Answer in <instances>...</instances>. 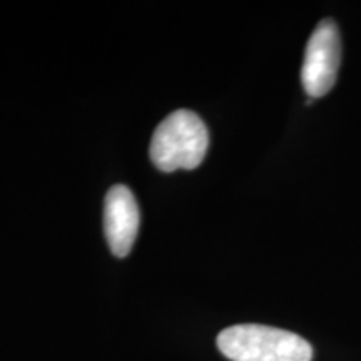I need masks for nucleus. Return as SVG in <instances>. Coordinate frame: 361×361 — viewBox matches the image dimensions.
Returning a JSON list of instances; mask_svg holds the SVG:
<instances>
[{
	"label": "nucleus",
	"instance_id": "nucleus-1",
	"mask_svg": "<svg viewBox=\"0 0 361 361\" xmlns=\"http://www.w3.org/2000/svg\"><path fill=\"white\" fill-rule=\"evenodd\" d=\"M209 133L206 124L192 111L171 112L157 126L151 139L149 156L162 173L178 169H196L206 157Z\"/></svg>",
	"mask_w": 361,
	"mask_h": 361
},
{
	"label": "nucleus",
	"instance_id": "nucleus-2",
	"mask_svg": "<svg viewBox=\"0 0 361 361\" xmlns=\"http://www.w3.org/2000/svg\"><path fill=\"white\" fill-rule=\"evenodd\" d=\"M218 348L231 361H311L313 348L305 338L264 324H236L223 329Z\"/></svg>",
	"mask_w": 361,
	"mask_h": 361
},
{
	"label": "nucleus",
	"instance_id": "nucleus-3",
	"mask_svg": "<svg viewBox=\"0 0 361 361\" xmlns=\"http://www.w3.org/2000/svg\"><path fill=\"white\" fill-rule=\"evenodd\" d=\"M341 59L340 30L331 19H324L316 25L306 45L301 80L311 99L323 97L336 82Z\"/></svg>",
	"mask_w": 361,
	"mask_h": 361
},
{
	"label": "nucleus",
	"instance_id": "nucleus-4",
	"mask_svg": "<svg viewBox=\"0 0 361 361\" xmlns=\"http://www.w3.org/2000/svg\"><path fill=\"white\" fill-rule=\"evenodd\" d=\"M141 224L137 201L124 184H116L104 201V231L112 255L126 258L133 250Z\"/></svg>",
	"mask_w": 361,
	"mask_h": 361
}]
</instances>
